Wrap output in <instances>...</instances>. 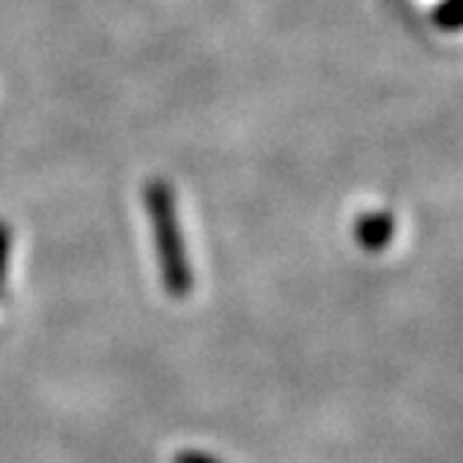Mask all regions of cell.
Instances as JSON below:
<instances>
[{"mask_svg": "<svg viewBox=\"0 0 463 463\" xmlns=\"http://www.w3.org/2000/svg\"><path fill=\"white\" fill-rule=\"evenodd\" d=\"M9 249H12V235H9V226H6L4 221H0V288H4V279H6Z\"/></svg>", "mask_w": 463, "mask_h": 463, "instance_id": "obj_1", "label": "cell"}]
</instances>
